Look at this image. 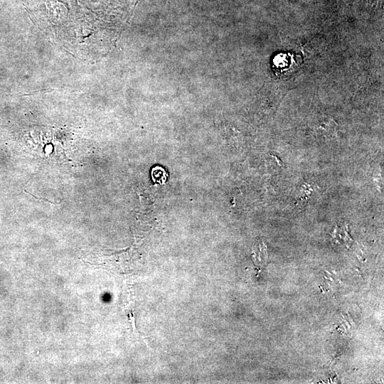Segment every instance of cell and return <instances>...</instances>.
I'll return each instance as SVG.
<instances>
[{
  "label": "cell",
  "instance_id": "obj_1",
  "mask_svg": "<svg viewBox=\"0 0 384 384\" xmlns=\"http://www.w3.org/2000/svg\"><path fill=\"white\" fill-rule=\"evenodd\" d=\"M166 175L165 171L160 167L154 168L152 171L153 179L160 183H163L165 181Z\"/></svg>",
  "mask_w": 384,
  "mask_h": 384
}]
</instances>
